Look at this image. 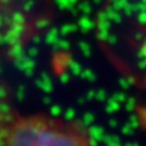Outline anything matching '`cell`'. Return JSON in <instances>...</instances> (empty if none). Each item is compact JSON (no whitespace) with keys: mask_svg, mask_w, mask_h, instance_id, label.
I'll list each match as a JSON object with an SVG mask.
<instances>
[{"mask_svg":"<svg viewBox=\"0 0 146 146\" xmlns=\"http://www.w3.org/2000/svg\"><path fill=\"white\" fill-rule=\"evenodd\" d=\"M1 146H94V141L79 121L35 113L13 118Z\"/></svg>","mask_w":146,"mask_h":146,"instance_id":"cell-1","label":"cell"},{"mask_svg":"<svg viewBox=\"0 0 146 146\" xmlns=\"http://www.w3.org/2000/svg\"><path fill=\"white\" fill-rule=\"evenodd\" d=\"M17 115L13 107V99L10 88L0 78V146L9 125Z\"/></svg>","mask_w":146,"mask_h":146,"instance_id":"cell-2","label":"cell"}]
</instances>
